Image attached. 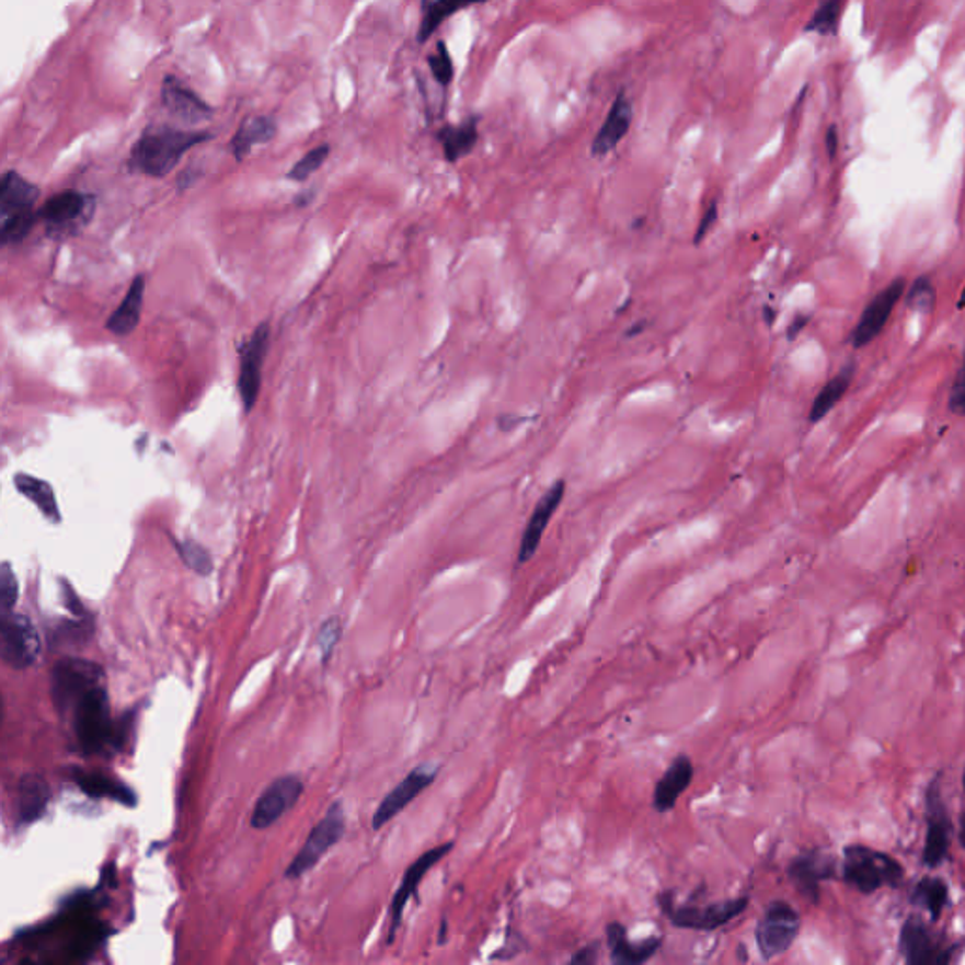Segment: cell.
I'll use <instances>...</instances> for the list:
<instances>
[{"instance_id":"cell-31","label":"cell","mask_w":965,"mask_h":965,"mask_svg":"<svg viewBox=\"0 0 965 965\" xmlns=\"http://www.w3.org/2000/svg\"><path fill=\"white\" fill-rule=\"evenodd\" d=\"M852 378H854V365L845 366L839 374H836V376H834V378L820 389V392H818L815 400H813V405H811V423L823 421V418L826 417V415H828L839 402H841L845 392L849 391V387H851Z\"/></svg>"},{"instance_id":"cell-40","label":"cell","mask_w":965,"mask_h":965,"mask_svg":"<svg viewBox=\"0 0 965 965\" xmlns=\"http://www.w3.org/2000/svg\"><path fill=\"white\" fill-rule=\"evenodd\" d=\"M935 298V290L928 277H918L907 295V306L912 310H930Z\"/></svg>"},{"instance_id":"cell-12","label":"cell","mask_w":965,"mask_h":965,"mask_svg":"<svg viewBox=\"0 0 965 965\" xmlns=\"http://www.w3.org/2000/svg\"><path fill=\"white\" fill-rule=\"evenodd\" d=\"M899 949L911 965L949 964L954 952L945 939L938 938L922 920L915 917L909 918L901 928Z\"/></svg>"},{"instance_id":"cell-19","label":"cell","mask_w":965,"mask_h":965,"mask_svg":"<svg viewBox=\"0 0 965 965\" xmlns=\"http://www.w3.org/2000/svg\"><path fill=\"white\" fill-rule=\"evenodd\" d=\"M836 862L834 858L820 851H807L792 860L789 865V877L797 892H802L805 898L817 901L820 883L834 877Z\"/></svg>"},{"instance_id":"cell-30","label":"cell","mask_w":965,"mask_h":965,"mask_svg":"<svg viewBox=\"0 0 965 965\" xmlns=\"http://www.w3.org/2000/svg\"><path fill=\"white\" fill-rule=\"evenodd\" d=\"M481 2H486V0H423L421 2L423 21L418 27V42L423 44L428 41L438 31L439 25L449 20L451 15L457 14L459 10L481 4Z\"/></svg>"},{"instance_id":"cell-6","label":"cell","mask_w":965,"mask_h":965,"mask_svg":"<svg viewBox=\"0 0 965 965\" xmlns=\"http://www.w3.org/2000/svg\"><path fill=\"white\" fill-rule=\"evenodd\" d=\"M95 211V196L83 195L78 191H65L51 196L38 211L46 232L51 238L74 237L91 221Z\"/></svg>"},{"instance_id":"cell-4","label":"cell","mask_w":965,"mask_h":965,"mask_svg":"<svg viewBox=\"0 0 965 965\" xmlns=\"http://www.w3.org/2000/svg\"><path fill=\"white\" fill-rule=\"evenodd\" d=\"M843 878L858 892L871 894L883 886H898L904 878V868L885 852L865 845H851L845 849Z\"/></svg>"},{"instance_id":"cell-20","label":"cell","mask_w":965,"mask_h":965,"mask_svg":"<svg viewBox=\"0 0 965 965\" xmlns=\"http://www.w3.org/2000/svg\"><path fill=\"white\" fill-rule=\"evenodd\" d=\"M161 99L164 108L169 110L170 114L177 117V119H182V122H208L211 114H214L208 104L200 96L196 95L195 91H191L185 83H182L174 76H166L164 81H162Z\"/></svg>"},{"instance_id":"cell-38","label":"cell","mask_w":965,"mask_h":965,"mask_svg":"<svg viewBox=\"0 0 965 965\" xmlns=\"http://www.w3.org/2000/svg\"><path fill=\"white\" fill-rule=\"evenodd\" d=\"M51 635L57 643L80 645V643L88 642L89 635H93V627H91L89 619H78V621L59 624Z\"/></svg>"},{"instance_id":"cell-41","label":"cell","mask_w":965,"mask_h":965,"mask_svg":"<svg viewBox=\"0 0 965 965\" xmlns=\"http://www.w3.org/2000/svg\"><path fill=\"white\" fill-rule=\"evenodd\" d=\"M949 407L954 415L965 417V347L962 366H960L958 374H956L951 387V394H949Z\"/></svg>"},{"instance_id":"cell-21","label":"cell","mask_w":965,"mask_h":965,"mask_svg":"<svg viewBox=\"0 0 965 965\" xmlns=\"http://www.w3.org/2000/svg\"><path fill=\"white\" fill-rule=\"evenodd\" d=\"M632 119H634L632 102L628 99L627 93L621 91L619 95L614 96L606 122L596 133L593 148H590L593 156L604 157L611 153L622 142V138L628 135V130L632 127Z\"/></svg>"},{"instance_id":"cell-17","label":"cell","mask_w":965,"mask_h":965,"mask_svg":"<svg viewBox=\"0 0 965 965\" xmlns=\"http://www.w3.org/2000/svg\"><path fill=\"white\" fill-rule=\"evenodd\" d=\"M952 823L946 815L945 804L939 794V784L932 783L928 792V834H926L922 860L928 868H938L949 857Z\"/></svg>"},{"instance_id":"cell-13","label":"cell","mask_w":965,"mask_h":965,"mask_svg":"<svg viewBox=\"0 0 965 965\" xmlns=\"http://www.w3.org/2000/svg\"><path fill=\"white\" fill-rule=\"evenodd\" d=\"M438 771V766H433V763H421L417 768H413L407 777H404L383 797V802L379 804L378 809L374 813V818H371V828L381 830L387 823H391L392 818L399 817L400 813L412 804L418 794H423L436 781Z\"/></svg>"},{"instance_id":"cell-3","label":"cell","mask_w":965,"mask_h":965,"mask_svg":"<svg viewBox=\"0 0 965 965\" xmlns=\"http://www.w3.org/2000/svg\"><path fill=\"white\" fill-rule=\"evenodd\" d=\"M41 191L14 170H10L0 183V240L2 245L20 243L28 237L36 219L34 204Z\"/></svg>"},{"instance_id":"cell-5","label":"cell","mask_w":965,"mask_h":965,"mask_svg":"<svg viewBox=\"0 0 965 965\" xmlns=\"http://www.w3.org/2000/svg\"><path fill=\"white\" fill-rule=\"evenodd\" d=\"M658 901L671 924L681 930H696V932H715L719 928L730 924L749 907V898L726 899L705 907H690V905L676 907L674 896L669 892L658 896Z\"/></svg>"},{"instance_id":"cell-25","label":"cell","mask_w":965,"mask_h":965,"mask_svg":"<svg viewBox=\"0 0 965 965\" xmlns=\"http://www.w3.org/2000/svg\"><path fill=\"white\" fill-rule=\"evenodd\" d=\"M74 781L80 786L81 792L85 796L93 800H114L117 804L125 807H136L138 805V796L127 784L115 781L112 777L104 773H95V771H76Z\"/></svg>"},{"instance_id":"cell-37","label":"cell","mask_w":965,"mask_h":965,"mask_svg":"<svg viewBox=\"0 0 965 965\" xmlns=\"http://www.w3.org/2000/svg\"><path fill=\"white\" fill-rule=\"evenodd\" d=\"M428 67H430L434 80L438 81L441 88H447L451 83L455 67H452L451 55H449V49L444 42H438L436 54L428 57Z\"/></svg>"},{"instance_id":"cell-23","label":"cell","mask_w":965,"mask_h":965,"mask_svg":"<svg viewBox=\"0 0 965 965\" xmlns=\"http://www.w3.org/2000/svg\"><path fill=\"white\" fill-rule=\"evenodd\" d=\"M694 779V763L687 755H679L669 763L668 771L662 776L653 792V807L660 815L674 809L682 792L689 789Z\"/></svg>"},{"instance_id":"cell-28","label":"cell","mask_w":965,"mask_h":965,"mask_svg":"<svg viewBox=\"0 0 965 965\" xmlns=\"http://www.w3.org/2000/svg\"><path fill=\"white\" fill-rule=\"evenodd\" d=\"M274 135H276V122L272 117H264V115L250 117L240 125V129L237 130V135L230 142V148H232L237 161H243L245 157L250 156L251 149L261 146V143L271 142Z\"/></svg>"},{"instance_id":"cell-42","label":"cell","mask_w":965,"mask_h":965,"mask_svg":"<svg viewBox=\"0 0 965 965\" xmlns=\"http://www.w3.org/2000/svg\"><path fill=\"white\" fill-rule=\"evenodd\" d=\"M716 217H719V206L713 203L703 211L702 221L696 229V243L702 242L703 238L708 237L709 230L716 223Z\"/></svg>"},{"instance_id":"cell-15","label":"cell","mask_w":965,"mask_h":965,"mask_svg":"<svg viewBox=\"0 0 965 965\" xmlns=\"http://www.w3.org/2000/svg\"><path fill=\"white\" fill-rule=\"evenodd\" d=\"M905 295V279L898 277L891 285H886L870 305L865 306L862 318L858 321L857 329L852 332V345L854 347H865L873 340L877 338L881 332L885 331L886 323L891 319L892 311L898 306L899 300Z\"/></svg>"},{"instance_id":"cell-43","label":"cell","mask_w":965,"mask_h":965,"mask_svg":"<svg viewBox=\"0 0 965 965\" xmlns=\"http://www.w3.org/2000/svg\"><path fill=\"white\" fill-rule=\"evenodd\" d=\"M598 958H600V943H593V945L583 946L581 951L575 952L570 962L572 964L593 965L596 964Z\"/></svg>"},{"instance_id":"cell-27","label":"cell","mask_w":965,"mask_h":965,"mask_svg":"<svg viewBox=\"0 0 965 965\" xmlns=\"http://www.w3.org/2000/svg\"><path fill=\"white\" fill-rule=\"evenodd\" d=\"M480 122L478 117H470L462 125H446L438 133V142L444 148L447 161L457 162L472 153L475 143L480 140Z\"/></svg>"},{"instance_id":"cell-33","label":"cell","mask_w":965,"mask_h":965,"mask_svg":"<svg viewBox=\"0 0 965 965\" xmlns=\"http://www.w3.org/2000/svg\"><path fill=\"white\" fill-rule=\"evenodd\" d=\"M176 548L177 553H180V559H182V561L185 562V566L191 567L195 574H211L214 562H211V556H209L208 551H206L200 543L191 540L177 541Z\"/></svg>"},{"instance_id":"cell-32","label":"cell","mask_w":965,"mask_h":965,"mask_svg":"<svg viewBox=\"0 0 965 965\" xmlns=\"http://www.w3.org/2000/svg\"><path fill=\"white\" fill-rule=\"evenodd\" d=\"M912 901L922 905L933 920H939L941 912L949 904V888L941 878H922L912 891Z\"/></svg>"},{"instance_id":"cell-44","label":"cell","mask_w":965,"mask_h":965,"mask_svg":"<svg viewBox=\"0 0 965 965\" xmlns=\"http://www.w3.org/2000/svg\"><path fill=\"white\" fill-rule=\"evenodd\" d=\"M826 148H828V156L836 157V151H837L836 127H831V129L828 130V135H826Z\"/></svg>"},{"instance_id":"cell-7","label":"cell","mask_w":965,"mask_h":965,"mask_svg":"<svg viewBox=\"0 0 965 965\" xmlns=\"http://www.w3.org/2000/svg\"><path fill=\"white\" fill-rule=\"evenodd\" d=\"M345 834V811L342 802L331 805V809L326 811L318 826L311 830L310 836L306 839L305 847L298 851L297 857L292 858L289 868L285 870V877L300 878L306 873L319 864V860L331 851L334 845Z\"/></svg>"},{"instance_id":"cell-10","label":"cell","mask_w":965,"mask_h":965,"mask_svg":"<svg viewBox=\"0 0 965 965\" xmlns=\"http://www.w3.org/2000/svg\"><path fill=\"white\" fill-rule=\"evenodd\" d=\"M102 669L95 662L80 660V658H65L55 664L51 674V694L59 713H68L72 703L80 698L85 690L102 682Z\"/></svg>"},{"instance_id":"cell-2","label":"cell","mask_w":965,"mask_h":965,"mask_svg":"<svg viewBox=\"0 0 965 965\" xmlns=\"http://www.w3.org/2000/svg\"><path fill=\"white\" fill-rule=\"evenodd\" d=\"M68 711L74 716L76 739L83 755L122 747L123 728L110 715L108 692L102 682L85 690Z\"/></svg>"},{"instance_id":"cell-22","label":"cell","mask_w":965,"mask_h":965,"mask_svg":"<svg viewBox=\"0 0 965 965\" xmlns=\"http://www.w3.org/2000/svg\"><path fill=\"white\" fill-rule=\"evenodd\" d=\"M51 804V789L44 777L38 773H27L20 779L18 784V826L25 828L31 824L38 823Z\"/></svg>"},{"instance_id":"cell-16","label":"cell","mask_w":965,"mask_h":965,"mask_svg":"<svg viewBox=\"0 0 965 965\" xmlns=\"http://www.w3.org/2000/svg\"><path fill=\"white\" fill-rule=\"evenodd\" d=\"M451 849L452 843H444L439 845V847H434L430 851H426L423 857H418L417 860L405 870L404 878H402V883H400L399 891H397L394 898H392L391 922H389V943H392V939L397 938V932H399L400 924H402V917H404L405 905L412 899V896L417 894L421 881L425 878L428 871L433 870L434 865L438 864L441 858L451 852Z\"/></svg>"},{"instance_id":"cell-26","label":"cell","mask_w":965,"mask_h":965,"mask_svg":"<svg viewBox=\"0 0 965 965\" xmlns=\"http://www.w3.org/2000/svg\"><path fill=\"white\" fill-rule=\"evenodd\" d=\"M143 287H146L143 277L136 276L135 279H133V284H130L127 297L123 298L122 305L117 306V310H115L114 313L110 315L108 321H106V329H108L112 334H115V336H129L130 332L136 331V326L140 324L143 306Z\"/></svg>"},{"instance_id":"cell-9","label":"cell","mask_w":965,"mask_h":965,"mask_svg":"<svg viewBox=\"0 0 965 965\" xmlns=\"http://www.w3.org/2000/svg\"><path fill=\"white\" fill-rule=\"evenodd\" d=\"M800 932V915L786 901H773L757 926V945L763 960H773L789 951Z\"/></svg>"},{"instance_id":"cell-46","label":"cell","mask_w":965,"mask_h":965,"mask_svg":"<svg viewBox=\"0 0 965 965\" xmlns=\"http://www.w3.org/2000/svg\"><path fill=\"white\" fill-rule=\"evenodd\" d=\"M960 843L965 849V813L962 815V830H960Z\"/></svg>"},{"instance_id":"cell-45","label":"cell","mask_w":965,"mask_h":965,"mask_svg":"<svg viewBox=\"0 0 965 965\" xmlns=\"http://www.w3.org/2000/svg\"><path fill=\"white\" fill-rule=\"evenodd\" d=\"M805 323H807V318H797L796 321L792 323V326H790L789 338H796L797 331H802V329H804L805 326Z\"/></svg>"},{"instance_id":"cell-34","label":"cell","mask_w":965,"mask_h":965,"mask_svg":"<svg viewBox=\"0 0 965 965\" xmlns=\"http://www.w3.org/2000/svg\"><path fill=\"white\" fill-rule=\"evenodd\" d=\"M839 14H841V0H824L823 4L817 8V12L811 18L805 31L818 34L834 33Z\"/></svg>"},{"instance_id":"cell-39","label":"cell","mask_w":965,"mask_h":965,"mask_svg":"<svg viewBox=\"0 0 965 965\" xmlns=\"http://www.w3.org/2000/svg\"><path fill=\"white\" fill-rule=\"evenodd\" d=\"M340 637H342V622H340L338 617H331L329 621H324L321 624L318 634V647L321 651L323 662H329L332 653H334V648L338 645Z\"/></svg>"},{"instance_id":"cell-1","label":"cell","mask_w":965,"mask_h":965,"mask_svg":"<svg viewBox=\"0 0 965 965\" xmlns=\"http://www.w3.org/2000/svg\"><path fill=\"white\" fill-rule=\"evenodd\" d=\"M209 138L208 133L177 130L166 125L148 127L133 148L130 164L146 176L164 177L176 169L177 162L191 148Z\"/></svg>"},{"instance_id":"cell-47","label":"cell","mask_w":965,"mask_h":965,"mask_svg":"<svg viewBox=\"0 0 965 965\" xmlns=\"http://www.w3.org/2000/svg\"><path fill=\"white\" fill-rule=\"evenodd\" d=\"M964 790H965V771H964Z\"/></svg>"},{"instance_id":"cell-14","label":"cell","mask_w":965,"mask_h":965,"mask_svg":"<svg viewBox=\"0 0 965 965\" xmlns=\"http://www.w3.org/2000/svg\"><path fill=\"white\" fill-rule=\"evenodd\" d=\"M305 792V783L298 776H284L268 784L257 800V805L251 815V826L255 830H266L272 824H276L284 817L287 811L297 805L298 800Z\"/></svg>"},{"instance_id":"cell-11","label":"cell","mask_w":965,"mask_h":965,"mask_svg":"<svg viewBox=\"0 0 965 965\" xmlns=\"http://www.w3.org/2000/svg\"><path fill=\"white\" fill-rule=\"evenodd\" d=\"M271 345V326L259 324L251 338L240 347V378L238 391L242 397L243 410L250 413L257 404L263 386V365Z\"/></svg>"},{"instance_id":"cell-24","label":"cell","mask_w":965,"mask_h":965,"mask_svg":"<svg viewBox=\"0 0 965 965\" xmlns=\"http://www.w3.org/2000/svg\"><path fill=\"white\" fill-rule=\"evenodd\" d=\"M606 932H608L609 954L614 964H645L662 946L660 938H648L640 943H632L628 939L627 928L621 922H611Z\"/></svg>"},{"instance_id":"cell-36","label":"cell","mask_w":965,"mask_h":965,"mask_svg":"<svg viewBox=\"0 0 965 965\" xmlns=\"http://www.w3.org/2000/svg\"><path fill=\"white\" fill-rule=\"evenodd\" d=\"M18 598H20L18 577H15L10 562H4L0 567V608H2V613H12Z\"/></svg>"},{"instance_id":"cell-29","label":"cell","mask_w":965,"mask_h":965,"mask_svg":"<svg viewBox=\"0 0 965 965\" xmlns=\"http://www.w3.org/2000/svg\"><path fill=\"white\" fill-rule=\"evenodd\" d=\"M14 485L20 494L31 499L34 506L41 509V514L46 519L51 520L55 525L61 522V512H59V504L55 498L54 486L49 485L48 481L38 480L28 473H18L14 478Z\"/></svg>"},{"instance_id":"cell-35","label":"cell","mask_w":965,"mask_h":965,"mask_svg":"<svg viewBox=\"0 0 965 965\" xmlns=\"http://www.w3.org/2000/svg\"><path fill=\"white\" fill-rule=\"evenodd\" d=\"M329 153H331V148H329L326 143H324V146H319V148L311 149L308 156L302 157V159L290 169L287 177L292 180V182H305V180H308L313 172H318V170L323 166V162L329 159Z\"/></svg>"},{"instance_id":"cell-18","label":"cell","mask_w":965,"mask_h":965,"mask_svg":"<svg viewBox=\"0 0 965 965\" xmlns=\"http://www.w3.org/2000/svg\"><path fill=\"white\" fill-rule=\"evenodd\" d=\"M564 494H566V483L559 480L549 486L548 493L543 494V498L533 507L527 528H525L522 538H520L519 554H517V562L519 564H527L536 554V551L540 549L541 538L545 533L549 520L553 519V515L556 514Z\"/></svg>"},{"instance_id":"cell-8","label":"cell","mask_w":965,"mask_h":965,"mask_svg":"<svg viewBox=\"0 0 965 965\" xmlns=\"http://www.w3.org/2000/svg\"><path fill=\"white\" fill-rule=\"evenodd\" d=\"M0 653L10 668L33 666L42 653L41 634L25 614L2 613L0 619Z\"/></svg>"}]
</instances>
